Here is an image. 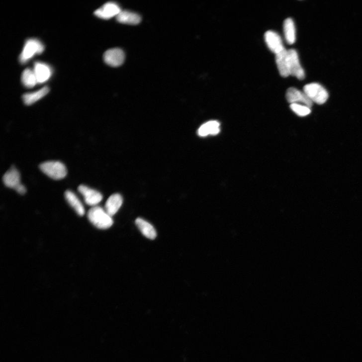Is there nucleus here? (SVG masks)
Listing matches in <instances>:
<instances>
[{"instance_id": "nucleus-1", "label": "nucleus", "mask_w": 362, "mask_h": 362, "mask_svg": "<svg viewBox=\"0 0 362 362\" xmlns=\"http://www.w3.org/2000/svg\"><path fill=\"white\" fill-rule=\"evenodd\" d=\"M88 218L90 222L99 229H108L113 224L112 216L99 206H96L90 208L88 213Z\"/></svg>"}, {"instance_id": "nucleus-2", "label": "nucleus", "mask_w": 362, "mask_h": 362, "mask_svg": "<svg viewBox=\"0 0 362 362\" xmlns=\"http://www.w3.org/2000/svg\"><path fill=\"white\" fill-rule=\"evenodd\" d=\"M304 93L312 102L318 104L325 103L328 99L327 90L318 83H312L306 85L303 88Z\"/></svg>"}, {"instance_id": "nucleus-3", "label": "nucleus", "mask_w": 362, "mask_h": 362, "mask_svg": "<svg viewBox=\"0 0 362 362\" xmlns=\"http://www.w3.org/2000/svg\"><path fill=\"white\" fill-rule=\"evenodd\" d=\"M40 170L45 175L54 180H61L67 176L66 166L59 161H48L39 165Z\"/></svg>"}, {"instance_id": "nucleus-4", "label": "nucleus", "mask_w": 362, "mask_h": 362, "mask_svg": "<svg viewBox=\"0 0 362 362\" xmlns=\"http://www.w3.org/2000/svg\"><path fill=\"white\" fill-rule=\"evenodd\" d=\"M44 50V45L40 41L35 38L29 39L25 42L19 57L20 62L22 64H25L35 55L43 53Z\"/></svg>"}, {"instance_id": "nucleus-5", "label": "nucleus", "mask_w": 362, "mask_h": 362, "mask_svg": "<svg viewBox=\"0 0 362 362\" xmlns=\"http://www.w3.org/2000/svg\"><path fill=\"white\" fill-rule=\"evenodd\" d=\"M287 61L290 75L299 80H303L305 77V72L301 66L298 54L295 50L287 51Z\"/></svg>"}, {"instance_id": "nucleus-6", "label": "nucleus", "mask_w": 362, "mask_h": 362, "mask_svg": "<svg viewBox=\"0 0 362 362\" xmlns=\"http://www.w3.org/2000/svg\"><path fill=\"white\" fill-rule=\"evenodd\" d=\"M264 38L269 50L275 55L285 49L282 39L277 32L269 30L265 33Z\"/></svg>"}, {"instance_id": "nucleus-7", "label": "nucleus", "mask_w": 362, "mask_h": 362, "mask_svg": "<svg viewBox=\"0 0 362 362\" xmlns=\"http://www.w3.org/2000/svg\"><path fill=\"white\" fill-rule=\"evenodd\" d=\"M78 191L83 196L86 203L90 206H96L103 199L99 192L84 185L79 186Z\"/></svg>"}, {"instance_id": "nucleus-8", "label": "nucleus", "mask_w": 362, "mask_h": 362, "mask_svg": "<svg viewBox=\"0 0 362 362\" xmlns=\"http://www.w3.org/2000/svg\"><path fill=\"white\" fill-rule=\"evenodd\" d=\"M286 97L288 102L291 104L301 103L310 108L312 106L313 102L304 92L300 91L295 88H289L287 90Z\"/></svg>"}, {"instance_id": "nucleus-9", "label": "nucleus", "mask_w": 362, "mask_h": 362, "mask_svg": "<svg viewBox=\"0 0 362 362\" xmlns=\"http://www.w3.org/2000/svg\"><path fill=\"white\" fill-rule=\"evenodd\" d=\"M103 58L106 64L113 67H117L124 63L125 54L122 50L115 48L107 51Z\"/></svg>"}, {"instance_id": "nucleus-10", "label": "nucleus", "mask_w": 362, "mask_h": 362, "mask_svg": "<svg viewBox=\"0 0 362 362\" xmlns=\"http://www.w3.org/2000/svg\"><path fill=\"white\" fill-rule=\"evenodd\" d=\"M121 11L120 6L117 3L110 2L105 3L96 10L94 14L100 18L109 19L114 16H117Z\"/></svg>"}, {"instance_id": "nucleus-11", "label": "nucleus", "mask_w": 362, "mask_h": 362, "mask_svg": "<svg viewBox=\"0 0 362 362\" xmlns=\"http://www.w3.org/2000/svg\"><path fill=\"white\" fill-rule=\"evenodd\" d=\"M33 71L37 83L39 84L47 82L52 75L51 68L48 65L41 62H36L34 64Z\"/></svg>"}, {"instance_id": "nucleus-12", "label": "nucleus", "mask_w": 362, "mask_h": 362, "mask_svg": "<svg viewBox=\"0 0 362 362\" xmlns=\"http://www.w3.org/2000/svg\"><path fill=\"white\" fill-rule=\"evenodd\" d=\"M3 181L6 186L15 190L21 184L20 173L12 167L4 175Z\"/></svg>"}, {"instance_id": "nucleus-13", "label": "nucleus", "mask_w": 362, "mask_h": 362, "mask_svg": "<svg viewBox=\"0 0 362 362\" xmlns=\"http://www.w3.org/2000/svg\"><path fill=\"white\" fill-rule=\"evenodd\" d=\"M135 224L142 234L150 240L157 237V232L154 226L144 219L138 218L135 220Z\"/></svg>"}, {"instance_id": "nucleus-14", "label": "nucleus", "mask_w": 362, "mask_h": 362, "mask_svg": "<svg viewBox=\"0 0 362 362\" xmlns=\"http://www.w3.org/2000/svg\"><path fill=\"white\" fill-rule=\"evenodd\" d=\"M122 203L123 199L120 194H113L107 199L105 210L109 215L112 216L119 210Z\"/></svg>"}, {"instance_id": "nucleus-15", "label": "nucleus", "mask_w": 362, "mask_h": 362, "mask_svg": "<svg viewBox=\"0 0 362 362\" xmlns=\"http://www.w3.org/2000/svg\"><path fill=\"white\" fill-rule=\"evenodd\" d=\"M118 22L123 24L137 25L141 21V17L138 14L128 11H121L116 16Z\"/></svg>"}, {"instance_id": "nucleus-16", "label": "nucleus", "mask_w": 362, "mask_h": 362, "mask_svg": "<svg viewBox=\"0 0 362 362\" xmlns=\"http://www.w3.org/2000/svg\"><path fill=\"white\" fill-rule=\"evenodd\" d=\"M49 91L50 88L49 87H44L36 92L24 94L22 97L23 101L27 105H32L46 96Z\"/></svg>"}, {"instance_id": "nucleus-17", "label": "nucleus", "mask_w": 362, "mask_h": 362, "mask_svg": "<svg viewBox=\"0 0 362 362\" xmlns=\"http://www.w3.org/2000/svg\"><path fill=\"white\" fill-rule=\"evenodd\" d=\"M287 51L286 49L276 55V63L279 72L282 77L286 78L289 75L288 66Z\"/></svg>"}, {"instance_id": "nucleus-18", "label": "nucleus", "mask_w": 362, "mask_h": 362, "mask_svg": "<svg viewBox=\"0 0 362 362\" xmlns=\"http://www.w3.org/2000/svg\"><path fill=\"white\" fill-rule=\"evenodd\" d=\"M65 196L67 201L76 213L80 216H83L85 213V208L76 194L70 190H67L65 193Z\"/></svg>"}, {"instance_id": "nucleus-19", "label": "nucleus", "mask_w": 362, "mask_h": 362, "mask_svg": "<svg viewBox=\"0 0 362 362\" xmlns=\"http://www.w3.org/2000/svg\"><path fill=\"white\" fill-rule=\"evenodd\" d=\"M283 30L285 39L289 44H292L296 41V28L293 20L288 18L283 23Z\"/></svg>"}, {"instance_id": "nucleus-20", "label": "nucleus", "mask_w": 362, "mask_h": 362, "mask_svg": "<svg viewBox=\"0 0 362 362\" xmlns=\"http://www.w3.org/2000/svg\"><path fill=\"white\" fill-rule=\"evenodd\" d=\"M220 124L216 121H210L202 125L198 133L200 137H206L208 135H215L220 131Z\"/></svg>"}, {"instance_id": "nucleus-21", "label": "nucleus", "mask_w": 362, "mask_h": 362, "mask_svg": "<svg viewBox=\"0 0 362 362\" xmlns=\"http://www.w3.org/2000/svg\"><path fill=\"white\" fill-rule=\"evenodd\" d=\"M21 81L23 85L27 88H33L38 83L33 70L29 68L22 73Z\"/></svg>"}, {"instance_id": "nucleus-22", "label": "nucleus", "mask_w": 362, "mask_h": 362, "mask_svg": "<svg viewBox=\"0 0 362 362\" xmlns=\"http://www.w3.org/2000/svg\"><path fill=\"white\" fill-rule=\"evenodd\" d=\"M290 108L294 113L300 116H305L311 113L310 107L300 104H291Z\"/></svg>"}, {"instance_id": "nucleus-23", "label": "nucleus", "mask_w": 362, "mask_h": 362, "mask_svg": "<svg viewBox=\"0 0 362 362\" xmlns=\"http://www.w3.org/2000/svg\"><path fill=\"white\" fill-rule=\"evenodd\" d=\"M15 190L20 194L23 195L26 192V188L25 187L21 184L19 186H18L17 188L15 189Z\"/></svg>"}]
</instances>
